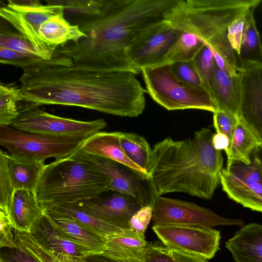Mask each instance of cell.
<instances>
[{
	"label": "cell",
	"mask_w": 262,
	"mask_h": 262,
	"mask_svg": "<svg viewBox=\"0 0 262 262\" xmlns=\"http://www.w3.org/2000/svg\"><path fill=\"white\" fill-rule=\"evenodd\" d=\"M238 120V117L229 112L217 110L213 113V125L216 133L225 135L229 140V146L225 151L226 154L231 146L235 129Z\"/></svg>",
	"instance_id": "38"
},
{
	"label": "cell",
	"mask_w": 262,
	"mask_h": 262,
	"mask_svg": "<svg viewBox=\"0 0 262 262\" xmlns=\"http://www.w3.org/2000/svg\"><path fill=\"white\" fill-rule=\"evenodd\" d=\"M8 0L0 8V15L16 31L27 38L38 55L47 60L51 59L57 48L50 46L39 35L40 25L51 16L64 12L63 6L56 1Z\"/></svg>",
	"instance_id": "7"
},
{
	"label": "cell",
	"mask_w": 262,
	"mask_h": 262,
	"mask_svg": "<svg viewBox=\"0 0 262 262\" xmlns=\"http://www.w3.org/2000/svg\"><path fill=\"white\" fill-rule=\"evenodd\" d=\"M247 13L236 19L228 29V39L236 55H238L240 52L245 18Z\"/></svg>",
	"instance_id": "42"
},
{
	"label": "cell",
	"mask_w": 262,
	"mask_h": 262,
	"mask_svg": "<svg viewBox=\"0 0 262 262\" xmlns=\"http://www.w3.org/2000/svg\"><path fill=\"white\" fill-rule=\"evenodd\" d=\"M17 247L24 251L38 262H64L54 252L42 246L30 233L14 231Z\"/></svg>",
	"instance_id": "34"
},
{
	"label": "cell",
	"mask_w": 262,
	"mask_h": 262,
	"mask_svg": "<svg viewBox=\"0 0 262 262\" xmlns=\"http://www.w3.org/2000/svg\"><path fill=\"white\" fill-rule=\"evenodd\" d=\"M44 161L11 155L0 150V209L7 215L16 190L34 191Z\"/></svg>",
	"instance_id": "14"
},
{
	"label": "cell",
	"mask_w": 262,
	"mask_h": 262,
	"mask_svg": "<svg viewBox=\"0 0 262 262\" xmlns=\"http://www.w3.org/2000/svg\"><path fill=\"white\" fill-rule=\"evenodd\" d=\"M30 233L42 246L55 252L78 258L91 254L68 239L52 223L45 210L33 225Z\"/></svg>",
	"instance_id": "19"
},
{
	"label": "cell",
	"mask_w": 262,
	"mask_h": 262,
	"mask_svg": "<svg viewBox=\"0 0 262 262\" xmlns=\"http://www.w3.org/2000/svg\"><path fill=\"white\" fill-rule=\"evenodd\" d=\"M22 101L20 86L0 84V125L9 126L20 114L19 103Z\"/></svg>",
	"instance_id": "31"
},
{
	"label": "cell",
	"mask_w": 262,
	"mask_h": 262,
	"mask_svg": "<svg viewBox=\"0 0 262 262\" xmlns=\"http://www.w3.org/2000/svg\"><path fill=\"white\" fill-rule=\"evenodd\" d=\"M152 229L163 245L207 260L220 249V232L213 228L167 225Z\"/></svg>",
	"instance_id": "13"
},
{
	"label": "cell",
	"mask_w": 262,
	"mask_h": 262,
	"mask_svg": "<svg viewBox=\"0 0 262 262\" xmlns=\"http://www.w3.org/2000/svg\"><path fill=\"white\" fill-rule=\"evenodd\" d=\"M204 45L195 35L181 31L167 53L164 64L191 61Z\"/></svg>",
	"instance_id": "29"
},
{
	"label": "cell",
	"mask_w": 262,
	"mask_h": 262,
	"mask_svg": "<svg viewBox=\"0 0 262 262\" xmlns=\"http://www.w3.org/2000/svg\"><path fill=\"white\" fill-rule=\"evenodd\" d=\"M0 47L38 55L35 48L27 38L3 25H1L0 29Z\"/></svg>",
	"instance_id": "37"
},
{
	"label": "cell",
	"mask_w": 262,
	"mask_h": 262,
	"mask_svg": "<svg viewBox=\"0 0 262 262\" xmlns=\"http://www.w3.org/2000/svg\"><path fill=\"white\" fill-rule=\"evenodd\" d=\"M256 7L246 15L240 52L236 55L238 70L251 64H262V43L254 18Z\"/></svg>",
	"instance_id": "27"
},
{
	"label": "cell",
	"mask_w": 262,
	"mask_h": 262,
	"mask_svg": "<svg viewBox=\"0 0 262 262\" xmlns=\"http://www.w3.org/2000/svg\"><path fill=\"white\" fill-rule=\"evenodd\" d=\"M191 62L200 78L201 86L213 100L214 59L212 50L205 44Z\"/></svg>",
	"instance_id": "33"
},
{
	"label": "cell",
	"mask_w": 262,
	"mask_h": 262,
	"mask_svg": "<svg viewBox=\"0 0 262 262\" xmlns=\"http://www.w3.org/2000/svg\"><path fill=\"white\" fill-rule=\"evenodd\" d=\"M260 149L261 158V160H262V145L260 146Z\"/></svg>",
	"instance_id": "46"
},
{
	"label": "cell",
	"mask_w": 262,
	"mask_h": 262,
	"mask_svg": "<svg viewBox=\"0 0 262 262\" xmlns=\"http://www.w3.org/2000/svg\"><path fill=\"white\" fill-rule=\"evenodd\" d=\"M142 260L143 262H209L204 258L157 243H148Z\"/></svg>",
	"instance_id": "32"
},
{
	"label": "cell",
	"mask_w": 262,
	"mask_h": 262,
	"mask_svg": "<svg viewBox=\"0 0 262 262\" xmlns=\"http://www.w3.org/2000/svg\"><path fill=\"white\" fill-rule=\"evenodd\" d=\"M43 210L69 217L87 230L105 237L126 230L96 217L77 203L56 205Z\"/></svg>",
	"instance_id": "26"
},
{
	"label": "cell",
	"mask_w": 262,
	"mask_h": 262,
	"mask_svg": "<svg viewBox=\"0 0 262 262\" xmlns=\"http://www.w3.org/2000/svg\"><path fill=\"white\" fill-rule=\"evenodd\" d=\"M213 135L210 129L203 128L191 138L167 137L154 145L146 172L159 196L179 192L204 199L212 198L224 162L222 151L212 144Z\"/></svg>",
	"instance_id": "3"
},
{
	"label": "cell",
	"mask_w": 262,
	"mask_h": 262,
	"mask_svg": "<svg viewBox=\"0 0 262 262\" xmlns=\"http://www.w3.org/2000/svg\"><path fill=\"white\" fill-rule=\"evenodd\" d=\"M147 92L158 104L168 111L199 109L216 111L209 93L201 86L184 83L174 75L172 66L163 64L143 70Z\"/></svg>",
	"instance_id": "6"
},
{
	"label": "cell",
	"mask_w": 262,
	"mask_h": 262,
	"mask_svg": "<svg viewBox=\"0 0 262 262\" xmlns=\"http://www.w3.org/2000/svg\"><path fill=\"white\" fill-rule=\"evenodd\" d=\"M77 204L96 217L124 230L129 229L131 218L142 207L136 199L117 192Z\"/></svg>",
	"instance_id": "17"
},
{
	"label": "cell",
	"mask_w": 262,
	"mask_h": 262,
	"mask_svg": "<svg viewBox=\"0 0 262 262\" xmlns=\"http://www.w3.org/2000/svg\"><path fill=\"white\" fill-rule=\"evenodd\" d=\"M261 0H178L166 20L175 29L197 36L227 65L237 72L236 54L228 29Z\"/></svg>",
	"instance_id": "4"
},
{
	"label": "cell",
	"mask_w": 262,
	"mask_h": 262,
	"mask_svg": "<svg viewBox=\"0 0 262 262\" xmlns=\"http://www.w3.org/2000/svg\"><path fill=\"white\" fill-rule=\"evenodd\" d=\"M71 63L70 57L58 48L51 59L23 69L20 111L56 104L120 117L142 114L147 91L135 74L74 62L67 66Z\"/></svg>",
	"instance_id": "1"
},
{
	"label": "cell",
	"mask_w": 262,
	"mask_h": 262,
	"mask_svg": "<svg viewBox=\"0 0 262 262\" xmlns=\"http://www.w3.org/2000/svg\"><path fill=\"white\" fill-rule=\"evenodd\" d=\"M235 262H262V225L242 226L225 243Z\"/></svg>",
	"instance_id": "18"
},
{
	"label": "cell",
	"mask_w": 262,
	"mask_h": 262,
	"mask_svg": "<svg viewBox=\"0 0 262 262\" xmlns=\"http://www.w3.org/2000/svg\"><path fill=\"white\" fill-rule=\"evenodd\" d=\"M13 228L9 216L0 211V248H16Z\"/></svg>",
	"instance_id": "41"
},
{
	"label": "cell",
	"mask_w": 262,
	"mask_h": 262,
	"mask_svg": "<svg viewBox=\"0 0 262 262\" xmlns=\"http://www.w3.org/2000/svg\"><path fill=\"white\" fill-rule=\"evenodd\" d=\"M45 211L52 223L68 239L85 249L91 254H99L104 252L107 237L87 230L69 217Z\"/></svg>",
	"instance_id": "21"
},
{
	"label": "cell",
	"mask_w": 262,
	"mask_h": 262,
	"mask_svg": "<svg viewBox=\"0 0 262 262\" xmlns=\"http://www.w3.org/2000/svg\"><path fill=\"white\" fill-rule=\"evenodd\" d=\"M110 191L102 172L75 151L45 165L34 192L44 209L51 206L91 200Z\"/></svg>",
	"instance_id": "5"
},
{
	"label": "cell",
	"mask_w": 262,
	"mask_h": 262,
	"mask_svg": "<svg viewBox=\"0 0 262 262\" xmlns=\"http://www.w3.org/2000/svg\"><path fill=\"white\" fill-rule=\"evenodd\" d=\"M260 147L251 155V163L235 161L223 168L220 183L233 201L252 210L262 212V160Z\"/></svg>",
	"instance_id": "10"
},
{
	"label": "cell",
	"mask_w": 262,
	"mask_h": 262,
	"mask_svg": "<svg viewBox=\"0 0 262 262\" xmlns=\"http://www.w3.org/2000/svg\"><path fill=\"white\" fill-rule=\"evenodd\" d=\"M171 66L174 75L180 81L194 86H201L200 78L191 61L176 62Z\"/></svg>",
	"instance_id": "39"
},
{
	"label": "cell",
	"mask_w": 262,
	"mask_h": 262,
	"mask_svg": "<svg viewBox=\"0 0 262 262\" xmlns=\"http://www.w3.org/2000/svg\"><path fill=\"white\" fill-rule=\"evenodd\" d=\"M148 244L144 234L129 229L107 236L103 254L119 258L142 260Z\"/></svg>",
	"instance_id": "25"
},
{
	"label": "cell",
	"mask_w": 262,
	"mask_h": 262,
	"mask_svg": "<svg viewBox=\"0 0 262 262\" xmlns=\"http://www.w3.org/2000/svg\"><path fill=\"white\" fill-rule=\"evenodd\" d=\"M181 32L165 21L130 45L126 53L138 74L144 69L164 64L167 53Z\"/></svg>",
	"instance_id": "15"
},
{
	"label": "cell",
	"mask_w": 262,
	"mask_h": 262,
	"mask_svg": "<svg viewBox=\"0 0 262 262\" xmlns=\"http://www.w3.org/2000/svg\"><path fill=\"white\" fill-rule=\"evenodd\" d=\"M262 143L247 125L239 118L233 135L231 146L226 153L227 166L235 161L246 164L251 163V155Z\"/></svg>",
	"instance_id": "28"
},
{
	"label": "cell",
	"mask_w": 262,
	"mask_h": 262,
	"mask_svg": "<svg viewBox=\"0 0 262 262\" xmlns=\"http://www.w3.org/2000/svg\"><path fill=\"white\" fill-rule=\"evenodd\" d=\"M68 262H143V261L137 259L119 258L101 253L90 254L81 258L71 256L68 259Z\"/></svg>",
	"instance_id": "44"
},
{
	"label": "cell",
	"mask_w": 262,
	"mask_h": 262,
	"mask_svg": "<svg viewBox=\"0 0 262 262\" xmlns=\"http://www.w3.org/2000/svg\"><path fill=\"white\" fill-rule=\"evenodd\" d=\"M84 139L23 133L10 126L0 125V145L11 155L39 161L67 157L79 149Z\"/></svg>",
	"instance_id": "8"
},
{
	"label": "cell",
	"mask_w": 262,
	"mask_h": 262,
	"mask_svg": "<svg viewBox=\"0 0 262 262\" xmlns=\"http://www.w3.org/2000/svg\"><path fill=\"white\" fill-rule=\"evenodd\" d=\"M75 152L102 172L110 191L134 198L142 207L150 206L153 208L159 195L148 174L115 161L88 154L80 148Z\"/></svg>",
	"instance_id": "9"
},
{
	"label": "cell",
	"mask_w": 262,
	"mask_h": 262,
	"mask_svg": "<svg viewBox=\"0 0 262 262\" xmlns=\"http://www.w3.org/2000/svg\"><path fill=\"white\" fill-rule=\"evenodd\" d=\"M56 2L63 6L64 10L72 14L86 16V19L99 15L102 10L105 0H68Z\"/></svg>",
	"instance_id": "35"
},
{
	"label": "cell",
	"mask_w": 262,
	"mask_h": 262,
	"mask_svg": "<svg viewBox=\"0 0 262 262\" xmlns=\"http://www.w3.org/2000/svg\"><path fill=\"white\" fill-rule=\"evenodd\" d=\"M153 208L150 206L142 207L131 218L129 229L137 233L144 234L152 219Z\"/></svg>",
	"instance_id": "40"
},
{
	"label": "cell",
	"mask_w": 262,
	"mask_h": 262,
	"mask_svg": "<svg viewBox=\"0 0 262 262\" xmlns=\"http://www.w3.org/2000/svg\"><path fill=\"white\" fill-rule=\"evenodd\" d=\"M11 126L25 133L85 139L105 128L107 123L102 118L81 121L62 117L35 107L21 111Z\"/></svg>",
	"instance_id": "11"
},
{
	"label": "cell",
	"mask_w": 262,
	"mask_h": 262,
	"mask_svg": "<svg viewBox=\"0 0 262 262\" xmlns=\"http://www.w3.org/2000/svg\"><path fill=\"white\" fill-rule=\"evenodd\" d=\"M120 136V132H99L84 139L80 148L88 154L115 161L147 174L127 157L122 148Z\"/></svg>",
	"instance_id": "22"
},
{
	"label": "cell",
	"mask_w": 262,
	"mask_h": 262,
	"mask_svg": "<svg viewBox=\"0 0 262 262\" xmlns=\"http://www.w3.org/2000/svg\"><path fill=\"white\" fill-rule=\"evenodd\" d=\"M213 100L216 111L232 113L239 118L241 81L238 74L231 75L222 70L214 61Z\"/></svg>",
	"instance_id": "23"
},
{
	"label": "cell",
	"mask_w": 262,
	"mask_h": 262,
	"mask_svg": "<svg viewBox=\"0 0 262 262\" xmlns=\"http://www.w3.org/2000/svg\"><path fill=\"white\" fill-rule=\"evenodd\" d=\"M0 262H38L27 252L16 248H1Z\"/></svg>",
	"instance_id": "43"
},
{
	"label": "cell",
	"mask_w": 262,
	"mask_h": 262,
	"mask_svg": "<svg viewBox=\"0 0 262 262\" xmlns=\"http://www.w3.org/2000/svg\"><path fill=\"white\" fill-rule=\"evenodd\" d=\"M178 0H105L101 12L83 19L86 34L65 46L73 62L137 74L127 48L150 30L166 21Z\"/></svg>",
	"instance_id": "2"
},
{
	"label": "cell",
	"mask_w": 262,
	"mask_h": 262,
	"mask_svg": "<svg viewBox=\"0 0 262 262\" xmlns=\"http://www.w3.org/2000/svg\"><path fill=\"white\" fill-rule=\"evenodd\" d=\"M44 210L34 191L16 190L13 193L9 209V216L13 229L30 233L33 225L43 215Z\"/></svg>",
	"instance_id": "20"
},
{
	"label": "cell",
	"mask_w": 262,
	"mask_h": 262,
	"mask_svg": "<svg viewBox=\"0 0 262 262\" xmlns=\"http://www.w3.org/2000/svg\"><path fill=\"white\" fill-rule=\"evenodd\" d=\"M212 142L215 149L218 150H224L225 151L229 146V140L226 136L223 134H213Z\"/></svg>",
	"instance_id": "45"
},
{
	"label": "cell",
	"mask_w": 262,
	"mask_h": 262,
	"mask_svg": "<svg viewBox=\"0 0 262 262\" xmlns=\"http://www.w3.org/2000/svg\"><path fill=\"white\" fill-rule=\"evenodd\" d=\"M153 225L191 226L213 228L216 226L237 225L239 219L223 217L195 203L159 196L153 207Z\"/></svg>",
	"instance_id": "12"
},
{
	"label": "cell",
	"mask_w": 262,
	"mask_h": 262,
	"mask_svg": "<svg viewBox=\"0 0 262 262\" xmlns=\"http://www.w3.org/2000/svg\"><path fill=\"white\" fill-rule=\"evenodd\" d=\"M46 60L39 56L0 47V62L20 67L23 69L43 63Z\"/></svg>",
	"instance_id": "36"
},
{
	"label": "cell",
	"mask_w": 262,
	"mask_h": 262,
	"mask_svg": "<svg viewBox=\"0 0 262 262\" xmlns=\"http://www.w3.org/2000/svg\"><path fill=\"white\" fill-rule=\"evenodd\" d=\"M241 101L239 118L262 143V64L239 69Z\"/></svg>",
	"instance_id": "16"
},
{
	"label": "cell",
	"mask_w": 262,
	"mask_h": 262,
	"mask_svg": "<svg viewBox=\"0 0 262 262\" xmlns=\"http://www.w3.org/2000/svg\"><path fill=\"white\" fill-rule=\"evenodd\" d=\"M63 12L51 16L39 27V37L50 46L58 48L69 41L77 43L87 37L78 25L71 24L65 19Z\"/></svg>",
	"instance_id": "24"
},
{
	"label": "cell",
	"mask_w": 262,
	"mask_h": 262,
	"mask_svg": "<svg viewBox=\"0 0 262 262\" xmlns=\"http://www.w3.org/2000/svg\"><path fill=\"white\" fill-rule=\"evenodd\" d=\"M120 140L122 148L127 157L147 173L152 151L147 140L136 133L121 132Z\"/></svg>",
	"instance_id": "30"
}]
</instances>
